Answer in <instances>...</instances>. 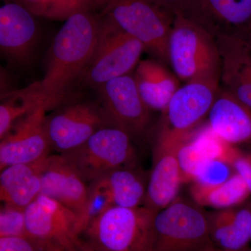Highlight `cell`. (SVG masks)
<instances>
[{"instance_id": "6da1fadb", "label": "cell", "mask_w": 251, "mask_h": 251, "mask_svg": "<svg viewBox=\"0 0 251 251\" xmlns=\"http://www.w3.org/2000/svg\"><path fill=\"white\" fill-rule=\"evenodd\" d=\"M101 16L91 10L71 15L54 36L48 54L45 74L39 81L47 111L65 103L84 74L98 44Z\"/></svg>"}, {"instance_id": "7a4b0ae2", "label": "cell", "mask_w": 251, "mask_h": 251, "mask_svg": "<svg viewBox=\"0 0 251 251\" xmlns=\"http://www.w3.org/2000/svg\"><path fill=\"white\" fill-rule=\"evenodd\" d=\"M94 11L140 41L159 61L168 63V41L175 14L150 0H96Z\"/></svg>"}, {"instance_id": "3957f363", "label": "cell", "mask_w": 251, "mask_h": 251, "mask_svg": "<svg viewBox=\"0 0 251 251\" xmlns=\"http://www.w3.org/2000/svg\"><path fill=\"white\" fill-rule=\"evenodd\" d=\"M155 214L145 206H112L81 236L95 251H153Z\"/></svg>"}, {"instance_id": "277c9868", "label": "cell", "mask_w": 251, "mask_h": 251, "mask_svg": "<svg viewBox=\"0 0 251 251\" xmlns=\"http://www.w3.org/2000/svg\"><path fill=\"white\" fill-rule=\"evenodd\" d=\"M168 64L179 80H220L216 39L181 14H175L168 41Z\"/></svg>"}, {"instance_id": "5b68a950", "label": "cell", "mask_w": 251, "mask_h": 251, "mask_svg": "<svg viewBox=\"0 0 251 251\" xmlns=\"http://www.w3.org/2000/svg\"><path fill=\"white\" fill-rule=\"evenodd\" d=\"M211 248L207 212L196 202L176 198L155 214L153 251H206Z\"/></svg>"}, {"instance_id": "8992f818", "label": "cell", "mask_w": 251, "mask_h": 251, "mask_svg": "<svg viewBox=\"0 0 251 251\" xmlns=\"http://www.w3.org/2000/svg\"><path fill=\"white\" fill-rule=\"evenodd\" d=\"M101 18L98 44L82 79L85 85L97 90L108 81L128 75L146 50L140 41L122 30L111 20Z\"/></svg>"}, {"instance_id": "52a82bcc", "label": "cell", "mask_w": 251, "mask_h": 251, "mask_svg": "<svg viewBox=\"0 0 251 251\" xmlns=\"http://www.w3.org/2000/svg\"><path fill=\"white\" fill-rule=\"evenodd\" d=\"M62 154L90 184L117 169L133 167L135 159L132 138L113 126L100 128L78 148Z\"/></svg>"}, {"instance_id": "ba28073f", "label": "cell", "mask_w": 251, "mask_h": 251, "mask_svg": "<svg viewBox=\"0 0 251 251\" xmlns=\"http://www.w3.org/2000/svg\"><path fill=\"white\" fill-rule=\"evenodd\" d=\"M220 89L217 78L186 82L175 92L165 111L159 129L176 140H187L209 115Z\"/></svg>"}, {"instance_id": "9c48e42d", "label": "cell", "mask_w": 251, "mask_h": 251, "mask_svg": "<svg viewBox=\"0 0 251 251\" xmlns=\"http://www.w3.org/2000/svg\"><path fill=\"white\" fill-rule=\"evenodd\" d=\"M112 126L100 104L75 101L47 116L52 150L65 153L78 148L96 131Z\"/></svg>"}, {"instance_id": "30bf717a", "label": "cell", "mask_w": 251, "mask_h": 251, "mask_svg": "<svg viewBox=\"0 0 251 251\" xmlns=\"http://www.w3.org/2000/svg\"><path fill=\"white\" fill-rule=\"evenodd\" d=\"M100 105L113 126L132 140L143 138L150 124V108L140 97L134 77L129 75L108 81L99 89Z\"/></svg>"}, {"instance_id": "8fae6325", "label": "cell", "mask_w": 251, "mask_h": 251, "mask_svg": "<svg viewBox=\"0 0 251 251\" xmlns=\"http://www.w3.org/2000/svg\"><path fill=\"white\" fill-rule=\"evenodd\" d=\"M27 236L40 244H54L76 251V214L52 198L39 195L25 209Z\"/></svg>"}, {"instance_id": "7c38bea8", "label": "cell", "mask_w": 251, "mask_h": 251, "mask_svg": "<svg viewBox=\"0 0 251 251\" xmlns=\"http://www.w3.org/2000/svg\"><path fill=\"white\" fill-rule=\"evenodd\" d=\"M46 109L41 108L12 126L0 143V170L30 163L49 156L52 150L47 128Z\"/></svg>"}, {"instance_id": "4fadbf2b", "label": "cell", "mask_w": 251, "mask_h": 251, "mask_svg": "<svg viewBox=\"0 0 251 251\" xmlns=\"http://www.w3.org/2000/svg\"><path fill=\"white\" fill-rule=\"evenodd\" d=\"M186 140L174 139L158 130L143 204L154 212L164 209L177 198L183 184L178 151Z\"/></svg>"}, {"instance_id": "5bb4252c", "label": "cell", "mask_w": 251, "mask_h": 251, "mask_svg": "<svg viewBox=\"0 0 251 251\" xmlns=\"http://www.w3.org/2000/svg\"><path fill=\"white\" fill-rule=\"evenodd\" d=\"M177 14L216 39L244 30L251 21V0H187Z\"/></svg>"}, {"instance_id": "9a60e30c", "label": "cell", "mask_w": 251, "mask_h": 251, "mask_svg": "<svg viewBox=\"0 0 251 251\" xmlns=\"http://www.w3.org/2000/svg\"><path fill=\"white\" fill-rule=\"evenodd\" d=\"M0 8V50L1 55L14 65L30 61L39 40L36 16L18 3L4 0Z\"/></svg>"}, {"instance_id": "2e32d148", "label": "cell", "mask_w": 251, "mask_h": 251, "mask_svg": "<svg viewBox=\"0 0 251 251\" xmlns=\"http://www.w3.org/2000/svg\"><path fill=\"white\" fill-rule=\"evenodd\" d=\"M220 56V83L251 110V50L241 34L216 39Z\"/></svg>"}, {"instance_id": "e0dca14e", "label": "cell", "mask_w": 251, "mask_h": 251, "mask_svg": "<svg viewBox=\"0 0 251 251\" xmlns=\"http://www.w3.org/2000/svg\"><path fill=\"white\" fill-rule=\"evenodd\" d=\"M87 183L64 154L49 155L41 174L40 195L58 201L76 214L87 199L90 190Z\"/></svg>"}, {"instance_id": "ac0fdd59", "label": "cell", "mask_w": 251, "mask_h": 251, "mask_svg": "<svg viewBox=\"0 0 251 251\" xmlns=\"http://www.w3.org/2000/svg\"><path fill=\"white\" fill-rule=\"evenodd\" d=\"M213 246L221 251H239L251 240V202L207 212Z\"/></svg>"}, {"instance_id": "d6986e66", "label": "cell", "mask_w": 251, "mask_h": 251, "mask_svg": "<svg viewBox=\"0 0 251 251\" xmlns=\"http://www.w3.org/2000/svg\"><path fill=\"white\" fill-rule=\"evenodd\" d=\"M221 89L208 115V125L231 145H251V109Z\"/></svg>"}, {"instance_id": "ffe728a7", "label": "cell", "mask_w": 251, "mask_h": 251, "mask_svg": "<svg viewBox=\"0 0 251 251\" xmlns=\"http://www.w3.org/2000/svg\"><path fill=\"white\" fill-rule=\"evenodd\" d=\"M47 158L1 170L0 199L3 204L25 209L40 195L41 174Z\"/></svg>"}, {"instance_id": "44dd1931", "label": "cell", "mask_w": 251, "mask_h": 251, "mask_svg": "<svg viewBox=\"0 0 251 251\" xmlns=\"http://www.w3.org/2000/svg\"><path fill=\"white\" fill-rule=\"evenodd\" d=\"M135 83L143 101L150 110L163 112L181 86L177 77L161 62L140 61L134 75Z\"/></svg>"}, {"instance_id": "7402d4cb", "label": "cell", "mask_w": 251, "mask_h": 251, "mask_svg": "<svg viewBox=\"0 0 251 251\" xmlns=\"http://www.w3.org/2000/svg\"><path fill=\"white\" fill-rule=\"evenodd\" d=\"M193 201L201 206L227 209L242 204L251 194L240 175L234 173L219 184L193 182L190 189Z\"/></svg>"}, {"instance_id": "603a6c76", "label": "cell", "mask_w": 251, "mask_h": 251, "mask_svg": "<svg viewBox=\"0 0 251 251\" xmlns=\"http://www.w3.org/2000/svg\"><path fill=\"white\" fill-rule=\"evenodd\" d=\"M99 180L108 188L114 206L126 208L143 206L148 184L133 167L117 169Z\"/></svg>"}, {"instance_id": "cb8c5ba5", "label": "cell", "mask_w": 251, "mask_h": 251, "mask_svg": "<svg viewBox=\"0 0 251 251\" xmlns=\"http://www.w3.org/2000/svg\"><path fill=\"white\" fill-rule=\"evenodd\" d=\"M43 107L46 108L39 82L1 95L0 139L7 133L16 122Z\"/></svg>"}, {"instance_id": "d4e9b609", "label": "cell", "mask_w": 251, "mask_h": 251, "mask_svg": "<svg viewBox=\"0 0 251 251\" xmlns=\"http://www.w3.org/2000/svg\"><path fill=\"white\" fill-rule=\"evenodd\" d=\"M114 206L108 188L101 180L91 183L90 190L85 203L76 213L74 232L77 237H80L91 224Z\"/></svg>"}, {"instance_id": "484cf974", "label": "cell", "mask_w": 251, "mask_h": 251, "mask_svg": "<svg viewBox=\"0 0 251 251\" xmlns=\"http://www.w3.org/2000/svg\"><path fill=\"white\" fill-rule=\"evenodd\" d=\"M193 134L181 145L178 151L183 183L196 181L204 166L211 161Z\"/></svg>"}, {"instance_id": "4316f807", "label": "cell", "mask_w": 251, "mask_h": 251, "mask_svg": "<svg viewBox=\"0 0 251 251\" xmlns=\"http://www.w3.org/2000/svg\"><path fill=\"white\" fill-rule=\"evenodd\" d=\"M22 5L36 17L66 21L76 10L69 0H9Z\"/></svg>"}, {"instance_id": "83f0119b", "label": "cell", "mask_w": 251, "mask_h": 251, "mask_svg": "<svg viewBox=\"0 0 251 251\" xmlns=\"http://www.w3.org/2000/svg\"><path fill=\"white\" fill-rule=\"evenodd\" d=\"M27 236L25 209L3 204L0 210V237Z\"/></svg>"}, {"instance_id": "f1b7e54d", "label": "cell", "mask_w": 251, "mask_h": 251, "mask_svg": "<svg viewBox=\"0 0 251 251\" xmlns=\"http://www.w3.org/2000/svg\"><path fill=\"white\" fill-rule=\"evenodd\" d=\"M232 166L222 161H211L204 166L198 175L197 179L193 182L206 184H216L223 182L228 179L231 175Z\"/></svg>"}, {"instance_id": "f546056e", "label": "cell", "mask_w": 251, "mask_h": 251, "mask_svg": "<svg viewBox=\"0 0 251 251\" xmlns=\"http://www.w3.org/2000/svg\"><path fill=\"white\" fill-rule=\"evenodd\" d=\"M41 244L28 236L0 237V251H40Z\"/></svg>"}, {"instance_id": "4dcf8cb0", "label": "cell", "mask_w": 251, "mask_h": 251, "mask_svg": "<svg viewBox=\"0 0 251 251\" xmlns=\"http://www.w3.org/2000/svg\"><path fill=\"white\" fill-rule=\"evenodd\" d=\"M174 14L181 11L187 0H150Z\"/></svg>"}, {"instance_id": "1f68e13d", "label": "cell", "mask_w": 251, "mask_h": 251, "mask_svg": "<svg viewBox=\"0 0 251 251\" xmlns=\"http://www.w3.org/2000/svg\"><path fill=\"white\" fill-rule=\"evenodd\" d=\"M76 11L91 10L94 11L96 0H69Z\"/></svg>"}, {"instance_id": "d6a6232c", "label": "cell", "mask_w": 251, "mask_h": 251, "mask_svg": "<svg viewBox=\"0 0 251 251\" xmlns=\"http://www.w3.org/2000/svg\"><path fill=\"white\" fill-rule=\"evenodd\" d=\"M40 251H66L60 246L54 244H41Z\"/></svg>"}, {"instance_id": "836d02e7", "label": "cell", "mask_w": 251, "mask_h": 251, "mask_svg": "<svg viewBox=\"0 0 251 251\" xmlns=\"http://www.w3.org/2000/svg\"><path fill=\"white\" fill-rule=\"evenodd\" d=\"M241 35L244 36V39L247 40L248 44H249V46H250L251 50V33H242V34H240Z\"/></svg>"}, {"instance_id": "e575fe53", "label": "cell", "mask_w": 251, "mask_h": 251, "mask_svg": "<svg viewBox=\"0 0 251 251\" xmlns=\"http://www.w3.org/2000/svg\"><path fill=\"white\" fill-rule=\"evenodd\" d=\"M251 32V21L249 23V24L248 25L247 27L244 29V30L242 31V33H249ZM241 33V34H242Z\"/></svg>"}, {"instance_id": "d590c367", "label": "cell", "mask_w": 251, "mask_h": 251, "mask_svg": "<svg viewBox=\"0 0 251 251\" xmlns=\"http://www.w3.org/2000/svg\"><path fill=\"white\" fill-rule=\"evenodd\" d=\"M244 153H245L246 156L251 163V151L250 152H244Z\"/></svg>"}, {"instance_id": "8d00e7d4", "label": "cell", "mask_w": 251, "mask_h": 251, "mask_svg": "<svg viewBox=\"0 0 251 251\" xmlns=\"http://www.w3.org/2000/svg\"><path fill=\"white\" fill-rule=\"evenodd\" d=\"M206 251H221L217 250V249H216L215 248H211V249H209V250H208Z\"/></svg>"}, {"instance_id": "74e56055", "label": "cell", "mask_w": 251, "mask_h": 251, "mask_svg": "<svg viewBox=\"0 0 251 251\" xmlns=\"http://www.w3.org/2000/svg\"><path fill=\"white\" fill-rule=\"evenodd\" d=\"M246 251H251V249H249V247H247V249H246Z\"/></svg>"}, {"instance_id": "f35d334b", "label": "cell", "mask_w": 251, "mask_h": 251, "mask_svg": "<svg viewBox=\"0 0 251 251\" xmlns=\"http://www.w3.org/2000/svg\"><path fill=\"white\" fill-rule=\"evenodd\" d=\"M246 249H247V248H246ZM246 249H243V250H242V251H246Z\"/></svg>"}, {"instance_id": "ab89813d", "label": "cell", "mask_w": 251, "mask_h": 251, "mask_svg": "<svg viewBox=\"0 0 251 251\" xmlns=\"http://www.w3.org/2000/svg\"></svg>"}, {"instance_id": "60d3db41", "label": "cell", "mask_w": 251, "mask_h": 251, "mask_svg": "<svg viewBox=\"0 0 251 251\" xmlns=\"http://www.w3.org/2000/svg\"><path fill=\"white\" fill-rule=\"evenodd\" d=\"M76 251H77V250Z\"/></svg>"}, {"instance_id": "b9f144b4", "label": "cell", "mask_w": 251, "mask_h": 251, "mask_svg": "<svg viewBox=\"0 0 251 251\" xmlns=\"http://www.w3.org/2000/svg\"></svg>"}]
</instances>
